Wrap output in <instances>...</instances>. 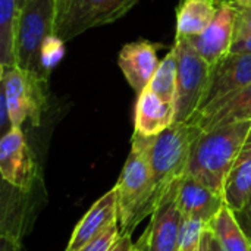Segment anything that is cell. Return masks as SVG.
Masks as SVG:
<instances>
[{
    "instance_id": "cell-1",
    "label": "cell",
    "mask_w": 251,
    "mask_h": 251,
    "mask_svg": "<svg viewBox=\"0 0 251 251\" xmlns=\"http://www.w3.org/2000/svg\"><path fill=\"white\" fill-rule=\"evenodd\" d=\"M151 143L153 137L134 132L131 151L113 188L116 191L121 234L132 235L135 226L144 218L151 216L157 206L150 165Z\"/></svg>"
},
{
    "instance_id": "cell-2",
    "label": "cell",
    "mask_w": 251,
    "mask_h": 251,
    "mask_svg": "<svg viewBox=\"0 0 251 251\" xmlns=\"http://www.w3.org/2000/svg\"><path fill=\"white\" fill-rule=\"evenodd\" d=\"M251 129L249 122H232L201 131L194 143L187 175L218 194L240 157Z\"/></svg>"
},
{
    "instance_id": "cell-3",
    "label": "cell",
    "mask_w": 251,
    "mask_h": 251,
    "mask_svg": "<svg viewBox=\"0 0 251 251\" xmlns=\"http://www.w3.org/2000/svg\"><path fill=\"white\" fill-rule=\"evenodd\" d=\"M200 134L201 129L197 125L176 121L153 137L150 165L157 203L175 181L187 175L193 147Z\"/></svg>"
},
{
    "instance_id": "cell-4",
    "label": "cell",
    "mask_w": 251,
    "mask_h": 251,
    "mask_svg": "<svg viewBox=\"0 0 251 251\" xmlns=\"http://www.w3.org/2000/svg\"><path fill=\"white\" fill-rule=\"evenodd\" d=\"M56 0H26L19 9L15 60L16 66L29 76L49 85V75L43 69V47L54 28Z\"/></svg>"
},
{
    "instance_id": "cell-5",
    "label": "cell",
    "mask_w": 251,
    "mask_h": 251,
    "mask_svg": "<svg viewBox=\"0 0 251 251\" xmlns=\"http://www.w3.org/2000/svg\"><path fill=\"white\" fill-rule=\"evenodd\" d=\"M141 0H56L53 35L62 41L107 24L132 10Z\"/></svg>"
},
{
    "instance_id": "cell-6",
    "label": "cell",
    "mask_w": 251,
    "mask_h": 251,
    "mask_svg": "<svg viewBox=\"0 0 251 251\" xmlns=\"http://www.w3.org/2000/svg\"><path fill=\"white\" fill-rule=\"evenodd\" d=\"M178 62L176 121H190L200 109L209 87L212 65L196 50L191 40L175 35L172 46Z\"/></svg>"
},
{
    "instance_id": "cell-7",
    "label": "cell",
    "mask_w": 251,
    "mask_h": 251,
    "mask_svg": "<svg viewBox=\"0 0 251 251\" xmlns=\"http://www.w3.org/2000/svg\"><path fill=\"white\" fill-rule=\"evenodd\" d=\"M0 91L6 97L10 128H21L26 119L40 125L47 106V84L29 76L19 66H9L0 69Z\"/></svg>"
},
{
    "instance_id": "cell-8",
    "label": "cell",
    "mask_w": 251,
    "mask_h": 251,
    "mask_svg": "<svg viewBox=\"0 0 251 251\" xmlns=\"http://www.w3.org/2000/svg\"><path fill=\"white\" fill-rule=\"evenodd\" d=\"M178 181L168 188L153 210L147 229L135 244L141 251H178L182 224V216L176 207Z\"/></svg>"
},
{
    "instance_id": "cell-9",
    "label": "cell",
    "mask_w": 251,
    "mask_h": 251,
    "mask_svg": "<svg viewBox=\"0 0 251 251\" xmlns=\"http://www.w3.org/2000/svg\"><path fill=\"white\" fill-rule=\"evenodd\" d=\"M250 84L251 54L229 53L222 60L212 65L209 87L197 113L237 94Z\"/></svg>"
},
{
    "instance_id": "cell-10",
    "label": "cell",
    "mask_w": 251,
    "mask_h": 251,
    "mask_svg": "<svg viewBox=\"0 0 251 251\" xmlns=\"http://www.w3.org/2000/svg\"><path fill=\"white\" fill-rule=\"evenodd\" d=\"M0 174L4 182L21 191L32 185L35 165L21 128L12 126L0 140Z\"/></svg>"
},
{
    "instance_id": "cell-11",
    "label": "cell",
    "mask_w": 251,
    "mask_h": 251,
    "mask_svg": "<svg viewBox=\"0 0 251 251\" xmlns=\"http://www.w3.org/2000/svg\"><path fill=\"white\" fill-rule=\"evenodd\" d=\"M163 47L160 43H153L149 40H137L125 44L118 56V65L132 87V90L140 94L146 90L157 72L162 59H159L157 51Z\"/></svg>"
},
{
    "instance_id": "cell-12",
    "label": "cell",
    "mask_w": 251,
    "mask_h": 251,
    "mask_svg": "<svg viewBox=\"0 0 251 251\" xmlns=\"http://www.w3.org/2000/svg\"><path fill=\"white\" fill-rule=\"evenodd\" d=\"M235 31V13L231 0H222L215 21L196 37H188L196 50L215 65L231 53Z\"/></svg>"
},
{
    "instance_id": "cell-13",
    "label": "cell",
    "mask_w": 251,
    "mask_h": 251,
    "mask_svg": "<svg viewBox=\"0 0 251 251\" xmlns=\"http://www.w3.org/2000/svg\"><path fill=\"white\" fill-rule=\"evenodd\" d=\"M225 206L224 196L215 193L190 175H184L176 185V207L182 219L200 221L206 225Z\"/></svg>"
},
{
    "instance_id": "cell-14",
    "label": "cell",
    "mask_w": 251,
    "mask_h": 251,
    "mask_svg": "<svg viewBox=\"0 0 251 251\" xmlns=\"http://www.w3.org/2000/svg\"><path fill=\"white\" fill-rule=\"evenodd\" d=\"M113 224H118V201L116 191L110 190L101 196L78 222L65 251L82 250Z\"/></svg>"
},
{
    "instance_id": "cell-15",
    "label": "cell",
    "mask_w": 251,
    "mask_h": 251,
    "mask_svg": "<svg viewBox=\"0 0 251 251\" xmlns=\"http://www.w3.org/2000/svg\"><path fill=\"white\" fill-rule=\"evenodd\" d=\"M176 122V107L154 94L151 90H143L134 109V132L144 137H154Z\"/></svg>"
},
{
    "instance_id": "cell-16",
    "label": "cell",
    "mask_w": 251,
    "mask_h": 251,
    "mask_svg": "<svg viewBox=\"0 0 251 251\" xmlns=\"http://www.w3.org/2000/svg\"><path fill=\"white\" fill-rule=\"evenodd\" d=\"M251 121V84L237 94L196 113L190 121L201 131H207L232 122Z\"/></svg>"
},
{
    "instance_id": "cell-17",
    "label": "cell",
    "mask_w": 251,
    "mask_h": 251,
    "mask_svg": "<svg viewBox=\"0 0 251 251\" xmlns=\"http://www.w3.org/2000/svg\"><path fill=\"white\" fill-rule=\"evenodd\" d=\"M222 0H179L176 7V35H200L216 18Z\"/></svg>"
},
{
    "instance_id": "cell-18",
    "label": "cell",
    "mask_w": 251,
    "mask_h": 251,
    "mask_svg": "<svg viewBox=\"0 0 251 251\" xmlns=\"http://www.w3.org/2000/svg\"><path fill=\"white\" fill-rule=\"evenodd\" d=\"M224 201L234 212H241L251 199V156L241 153L224 185Z\"/></svg>"
},
{
    "instance_id": "cell-19",
    "label": "cell",
    "mask_w": 251,
    "mask_h": 251,
    "mask_svg": "<svg viewBox=\"0 0 251 251\" xmlns=\"http://www.w3.org/2000/svg\"><path fill=\"white\" fill-rule=\"evenodd\" d=\"M207 228L213 232L224 251H251L250 238L226 204L210 221Z\"/></svg>"
},
{
    "instance_id": "cell-20",
    "label": "cell",
    "mask_w": 251,
    "mask_h": 251,
    "mask_svg": "<svg viewBox=\"0 0 251 251\" xmlns=\"http://www.w3.org/2000/svg\"><path fill=\"white\" fill-rule=\"evenodd\" d=\"M18 16L16 0H0V69L16 66L15 35Z\"/></svg>"
},
{
    "instance_id": "cell-21",
    "label": "cell",
    "mask_w": 251,
    "mask_h": 251,
    "mask_svg": "<svg viewBox=\"0 0 251 251\" xmlns=\"http://www.w3.org/2000/svg\"><path fill=\"white\" fill-rule=\"evenodd\" d=\"M147 88L151 90L159 97H162L163 100L174 103V104L176 103L178 62H176V54L174 49H171V51L162 59L160 66Z\"/></svg>"
},
{
    "instance_id": "cell-22",
    "label": "cell",
    "mask_w": 251,
    "mask_h": 251,
    "mask_svg": "<svg viewBox=\"0 0 251 251\" xmlns=\"http://www.w3.org/2000/svg\"><path fill=\"white\" fill-rule=\"evenodd\" d=\"M235 13L234 41L251 37V0H231Z\"/></svg>"
},
{
    "instance_id": "cell-23",
    "label": "cell",
    "mask_w": 251,
    "mask_h": 251,
    "mask_svg": "<svg viewBox=\"0 0 251 251\" xmlns=\"http://www.w3.org/2000/svg\"><path fill=\"white\" fill-rule=\"evenodd\" d=\"M63 43L65 41H62L56 35H50L43 47L41 62H43V69L49 76H50V71L60 60V57L63 54Z\"/></svg>"
},
{
    "instance_id": "cell-24",
    "label": "cell",
    "mask_w": 251,
    "mask_h": 251,
    "mask_svg": "<svg viewBox=\"0 0 251 251\" xmlns=\"http://www.w3.org/2000/svg\"><path fill=\"white\" fill-rule=\"evenodd\" d=\"M119 237H121L119 224H113L79 251H110Z\"/></svg>"
},
{
    "instance_id": "cell-25",
    "label": "cell",
    "mask_w": 251,
    "mask_h": 251,
    "mask_svg": "<svg viewBox=\"0 0 251 251\" xmlns=\"http://www.w3.org/2000/svg\"><path fill=\"white\" fill-rule=\"evenodd\" d=\"M200 251H224L213 232L207 228L200 241Z\"/></svg>"
},
{
    "instance_id": "cell-26",
    "label": "cell",
    "mask_w": 251,
    "mask_h": 251,
    "mask_svg": "<svg viewBox=\"0 0 251 251\" xmlns=\"http://www.w3.org/2000/svg\"><path fill=\"white\" fill-rule=\"evenodd\" d=\"M235 216H237V221L240 222L241 228L244 229V232L247 234V237L251 241V199L249 200L247 206L241 212L235 213Z\"/></svg>"
},
{
    "instance_id": "cell-27",
    "label": "cell",
    "mask_w": 251,
    "mask_h": 251,
    "mask_svg": "<svg viewBox=\"0 0 251 251\" xmlns=\"http://www.w3.org/2000/svg\"><path fill=\"white\" fill-rule=\"evenodd\" d=\"M134 247L132 241H131V235L129 234H121V237L118 238V241L115 243V246L112 247L110 251H131Z\"/></svg>"
},
{
    "instance_id": "cell-28",
    "label": "cell",
    "mask_w": 251,
    "mask_h": 251,
    "mask_svg": "<svg viewBox=\"0 0 251 251\" xmlns=\"http://www.w3.org/2000/svg\"><path fill=\"white\" fill-rule=\"evenodd\" d=\"M241 153L251 156V129H250L249 137H247V140H246V144H244V149H243V151H241Z\"/></svg>"
},
{
    "instance_id": "cell-29",
    "label": "cell",
    "mask_w": 251,
    "mask_h": 251,
    "mask_svg": "<svg viewBox=\"0 0 251 251\" xmlns=\"http://www.w3.org/2000/svg\"><path fill=\"white\" fill-rule=\"evenodd\" d=\"M25 1H26V0H16V3H18V9H21V7L25 4Z\"/></svg>"
},
{
    "instance_id": "cell-30",
    "label": "cell",
    "mask_w": 251,
    "mask_h": 251,
    "mask_svg": "<svg viewBox=\"0 0 251 251\" xmlns=\"http://www.w3.org/2000/svg\"><path fill=\"white\" fill-rule=\"evenodd\" d=\"M131 251H141V250H140V249H138V247H137V246L134 244V247H132V250H131Z\"/></svg>"
}]
</instances>
